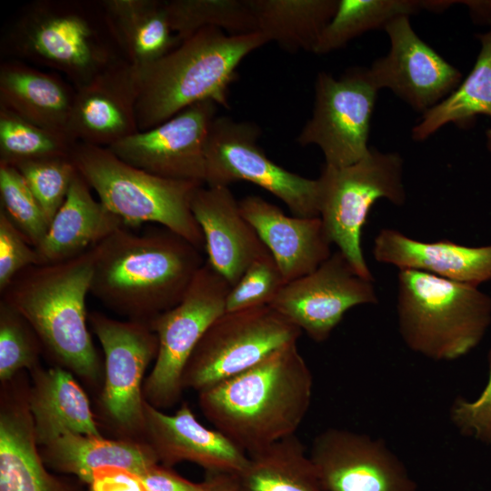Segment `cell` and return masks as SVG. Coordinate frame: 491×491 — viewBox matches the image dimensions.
Returning <instances> with one entry per match:
<instances>
[{
    "mask_svg": "<svg viewBox=\"0 0 491 491\" xmlns=\"http://www.w3.org/2000/svg\"><path fill=\"white\" fill-rule=\"evenodd\" d=\"M191 210L204 235L206 263L231 286L253 261L269 252L228 186L201 185L193 195Z\"/></svg>",
    "mask_w": 491,
    "mask_h": 491,
    "instance_id": "20",
    "label": "cell"
},
{
    "mask_svg": "<svg viewBox=\"0 0 491 491\" xmlns=\"http://www.w3.org/2000/svg\"><path fill=\"white\" fill-rule=\"evenodd\" d=\"M224 473H208L201 483L192 482L160 463L137 475L144 491H215Z\"/></svg>",
    "mask_w": 491,
    "mask_h": 491,
    "instance_id": "41",
    "label": "cell"
},
{
    "mask_svg": "<svg viewBox=\"0 0 491 491\" xmlns=\"http://www.w3.org/2000/svg\"><path fill=\"white\" fill-rule=\"evenodd\" d=\"M124 225L121 218L95 199L90 186L77 171L65 201L53 218L44 240L35 248L39 265L76 257Z\"/></svg>",
    "mask_w": 491,
    "mask_h": 491,
    "instance_id": "25",
    "label": "cell"
},
{
    "mask_svg": "<svg viewBox=\"0 0 491 491\" xmlns=\"http://www.w3.org/2000/svg\"><path fill=\"white\" fill-rule=\"evenodd\" d=\"M34 265H39L35 248L0 210V293L17 274Z\"/></svg>",
    "mask_w": 491,
    "mask_h": 491,
    "instance_id": "40",
    "label": "cell"
},
{
    "mask_svg": "<svg viewBox=\"0 0 491 491\" xmlns=\"http://www.w3.org/2000/svg\"><path fill=\"white\" fill-rule=\"evenodd\" d=\"M75 142L0 106V163L69 156Z\"/></svg>",
    "mask_w": 491,
    "mask_h": 491,
    "instance_id": "34",
    "label": "cell"
},
{
    "mask_svg": "<svg viewBox=\"0 0 491 491\" xmlns=\"http://www.w3.org/2000/svg\"><path fill=\"white\" fill-rule=\"evenodd\" d=\"M98 5L121 55L138 69L180 44L171 29L165 1L102 0Z\"/></svg>",
    "mask_w": 491,
    "mask_h": 491,
    "instance_id": "28",
    "label": "cell"
},
{
    "mask_svg": "<svg viewBox=\"0 0 491 491\" xmlns=\"http://www.w3.org/2000/svg\"><path fill=\"white\" fill-rule=\"evenodd\" d=\"M90 487L91 491H144L137 475L118 467L99 471Z\"/></svg>",
    "mask_w": 491,
    "mask_h": 491,
    "instance_id": "42",
    "label": "cell"
},
{
    "mask_svg": "<svg viewBox=\"0 0 491 491\" xmlns=\"http://www.w3.org/2000/svg\"><path fill=\"white\" fill-rule=\"evenodd\" d=\"M384 30L389 38V51L368 68L379 90H391L425 114L459 85L461 72L416 35L409 16L391 20Z\"/></svg>",
    "mask_w": 491,
    "mask_h": 491,
    "instance_id": "17",
    "label": "cell"
},
{
    "mask_svg": "<svg viewBox=\"0 0 491 491\" xmlns=\"http://www.w3.org/2000/svg\"><path fill=\"white\" fill-rule=\"evenodd\" d=\"M38 447L46 466L73 474L89 485L105 468L118 467L140 475L159 463L146 442L132 439H106L65 432Z\"/></svg>",
    "mask_w": 491,
    "mask_h": 491,
    "instance_id": "27",
    "label": "cell"
},
{
    "mask_svg": "<svg viewBox=\"0 0 491 491\" xmlns=\"http://www.w3.org/2000/svg\"><path fill=\"white\" fill-rule=\"evenodd\" d=\"M2 49L10 59L63 74L75 88L123 58L98 2L37 0L7 26Z\"/></svg>",
    "mask_w": 491,
    "mask_h": 491,
    "instance_id": "5",
    "label": "cell"
},
{
    "mask_svg": "<svg viewBox=\"0 0 491 491\" xmlns=\"http://www.w3.org/2000/svg\"><path fill=\"white\" fill-rule=\"evenodd\" d=\"M0 210L36 248L44 240L49 222L25 178L13 165L0 163Z\"/></svg>",
    "mask_w": 491,
    "mask_h": 491,
    "instance_id": "35",
    "label": "cell"
},
{
    "mask_svg": "<svg viewBox=\"0 0 491 491\" xmlns=\"http://www.w3.org/2000/svg\"><path fill=\"white\" fill-rule=\"evenodd\" d=\"M302 331L269 305L225 312L205 331L183 374L184 389L205 390L257 365Z\"/></svg>",
    "mask_w": 491,
    "mask_h": 491,
    "instance_id": "10",
    "label": "cell"
},
{
    "mask_svg": "<svg viewBox=\"0 0 491 491\" xmlns=\"http://www.w3.org/2000/svg\"><path fill=\"white\" fill-rule=\"evenodd\" d=\"M124 225L94 247L90 293L127 320L150 323L178 305L205 262L167 228L134 234Z\"/></svg>",
    "mask_w": 491,
    "mask_h": 491,
    "instance_id": "1",
    "label": "cell"
},
{
    "mask_svg": "<svg viewBox=\"0 0 491 491\" xmlns=\"http://www.w3.org/2000/svg\"><path fill=\"white\" fill-rule=\"evenodd\" d=\"M260 135L252 122L216 116L205 145V184L251 182L283 201L295 216H319L317 178L301 176L270 160L257 145Z\"/></svg>",
    "mask_w": 491,
    "mask_h": 491,
    "instance_id": "11",
    "label": "cell"
},
{
    "mask_svg": "<svg viewBox=\"0 0 491 491\" xmlns=\"http://www.w3.org/2000/svg\"><path fill=\"white\" fill-rule=\"evenodd\" d=\"M165 7L180 43L206 27L229 35L257 32L250 0H168Z\"/></svg>",
    "mask_w": 491,
    "mask_h": 491,
    "instance_id": "33",
    "label": "cell"
},
{
    "mask_svg": "<svg viewBox=\"0 0 491 491\" xmlns=\"http://www.w3.org/2000/svg\"><path fill=\"white\" fill-rule=\"evenodd\" d=\"M486 147L491 154V128L486 131Z\"/></svg>",
    "mask_w": 491,
    "mask_h": 491,
    "instance_id": "45",
    "label": "cell"
},
{
    "mask_svg": "<svg viewBox=\"0 0 491 491\" xmlns=\"http://www.w3.org/2000/svg\"><path fill=\"white\" fill-rule=\"evenodd\" d=\"M70 157L99 201L125 226L157 223L201 251L205 248L191 210L193 195L204 183L162 177L125 163L107 147L80 142L73 145Z\"/></svg>",
    "mask_w": 491,
    "mask_h": 491,
    "instance_id": "7",
    "label": "cell"
},
{
    "mask_svg": "<svg viewBox=\"0 0 491 491\" xmlns=\"http://www.w3.org/2000/svg\"><path fill=\"white\" fill-rule=\"evenodd\" d=\"M215 491H237L235 475L223 474Z\"/></svg>",
    "mask_w": 491,
    "mask_h": 491,
    "instance_id": "44",
    "label": "cell"
},
{
    "mask_svg": "<svg viewBox=\"0 0 491 491\" xmlns=\"http://www.w3.org/2000/svg\"><path fill=\"white\" fill-rule=\"evenodd\" d=\"M404 161L399 154L370 147L368 154L350 165H324L318 181V208L332 244L356 272L373 280L362 249V230L374 204L386 199L406 203Z\"/></svg>",
    "mask_w": 491,
    "mask_h": 491,
    "instance_id": "8",
    "label": "cell"
},
{
    "mask_svg": "<svg viewBox=\"0 0 491 491\" xmlns=\"http://www.w3.org/2000/svg\"><path fill=\"white\" fill-rule=\"evenodd\" d=\"M19 376L2 384L0 491H73L47 472L29 410V386Z\"/></svg>",
    "mask_w": 491,
    "mask_h": 491,
    "instance_id": "21",
    "label": "cell"
},
{
    "mask_svg": "<svg viewBox=\"0 0 491 491\" xmlns=\"http://www.w3.org/2000/svg\"><path fill=\"white\" fill-rule=\"evenodd\" d=\"M257 32L289 52L314 53L338 0H250Z\"/></svg>",
    "mask_w": 491,
    "mask_h": 491,
    "instance_id": "29",
    "label": "cell"
},
{
    "mask_svg": "<svg viewBox=\"0 0 491 491\" xmlns=\"http://www.w3.org/2000/svg\"><path fill=\"white\" fill-rule=\"evenodd\" d=\"M476 37L481 48L472 70L456 90L423 114L412 128L414 141L423 142L450 123L466 128L477 115L491 117V28Z\"/></svg>",
    "mask_w": 491,
    "mask_h": 491,
    "instance_id": "31",
    "label": "cell"
},
{
    "mask_svg": "<svg viewBox=\"0 0 491 491\" xmlns=\"http://www.w3.org/2000/svg\"><path fill=\"white\" fill-rule=\"evenodd\" d=\"M396 315L400 336L410 350L450 361L482 341L491 324V296L478 286L402 269L397 274Z\"/></svg>",
    "mask_w": 491,
    "mask_h": 491,
    "instance_id": "6",
    "label": "cell"
},
{
    "mask_svg": "<svg viewBox=\"0 0 491 491\" xmlns=\"http://www.w3.org/2000/svg\"><path fill=\"white\" fill-rule=\"evenodd\" d=\"M313 376L297 343L198 393L205 417L246 454L296 435L310 407Z\"/></svg>",
    "mask_w": 491,
    "mask_h": 491,
    "instance_id": "2",
    "label": "cell"
},
{
    "mask_svg": "<svg viewBox=\"0 0 491 491\" xmlns=\"http://www.w3.org/2000/svg\"><path fill=\"white\" fill-rule=\"evenodd\" d=\"M266 43L260 32L229 35L206 27L139 69V131L153 128L202 101L229 108V86L236 78L238 65Z\"/></svg>",
    "mask_w": 491,
    "mask_h": 491,
    "instance_id": "4",
    "label": "cell"
},
{
    "mask_svg": "<svg viewBox=\"0 0 491 491\" xmlns=\"http://www.w3.org/2000/svg\"><path fill=\"white\" fill-rule=\"evenodd\" d=\"M94 263L93 247L64 262L34 265L0 293L1 300L29 323L56 366L91 384L103 376L85 306Z\"/></svg>",
    "mask_w": 491,
    "mask_h": 491,
    "instance_id": "3",
    "label": "cell"
},
{
    "mask_svg": "<svg viewBox=\"0 0 491 491\" xmlns=\"http://www.w3.org/2000/svg\"><path fill=\"white\" fill-rule=\"evenodd\" d=\"M30 372L28 406L38 446L65 432L103 436L88 397L70 371L38 366Z\"/></svg>",
    "mask_w": 491,
    "mask_h": 491,
    "instance_id": "26",
    "label": "cell"
},
{
    "mask_svg": "<svg viewBox=\"0 0 491 491\" xmlns=\"http://www.w3.org/2000/svg\"><path fill=\"white\" fill-rule=\"evenodd\" d=\"M467 5L474 19L491 22V1H459Z\"/></svg>",
    "mask_w": 491,
    "mask_h": 491,
    "instance_id": "43",
    "label": "cell"
},
{
    "mask_svg": "<svg viewBox=\"0 0 491 491\" xmlns=\"http://www.w3.org/2000/svg\"><path fill=\"white\" fill-rule=\"evenodd\" d=\"M283 275L269 252L253 261L237 283L231 286L225 312L270 305L286 285Z\"/></svg>",
    "mask_w": 491,
    "mask_h": 491,
    "instance_id": "38",
    "label": "cell"
},
{
    "mask_svg": "<svg viewBox=\"0 0 491 491\" xmlns=\"http://www.w3.org/2000/svg\"><path fill=\"white\" fill-rule=\"evenodd\" d=\"M325 491H416V484L397 456L381 439L327 428L309 452Z\"/></svg>",
    "mask_w": 491,
    "mask_h": 491,
    "instance_id": "15",
    "label": "cell"
},
{
    "mask_svg": "<svg viewBox=\"0 0 491 491\" xmlns=\"http://www.w3.org/2000/svg\"><path fill=\"white\" fill-rule=\"evenodd\" d=\"M238 202L243 216L274 257L286 283L312 273L332 255V243L319 216L286 215L258 195Z\"/></svg>",
    "mask_w": 491,
    "mask_h": 491,
    "instance_id": "22",
    "label": "cell"
},
{
    "mask_svg": "<svg viewBox=\"0 0 491 491\" xmlns=\"http://www.w3.org/2000/svg\"><path fill=\"white\" fill-rule=\"evenodd\" d=\"M377 303L373 280L360 276L337 250L312 273L286 283L269 306L321 343L350 308Z\"/></svg>",
    "mask_w": 491,
    "mask_h": 491,
    "instance_id": "14",
    "label": "cell"
},
{
    "mask_svg": "<svg viewBox=\"0 0 491 491\" xmlns=\"http://www.w3.org/2000/svg\"><path fill=\"white\" fill-rule=\"evenodd\" d=\"M373 256L376 261L399 270L422 271L475 286L491 281V245L467 246L449 240L424 242L399 230L384 228L375 237Z\"/></svg>",
    "mask_w": 491,
    "mask_h": 491,
    "instance_id": "23",
    "label": "cell"
},
{
    "mask_svg": "<svg viewBox=\"0 0 491 491\" xmlns=\"http://www.w3.org/2000/svg\"><path fill=\"white\" fill-rule=\"evenodd\" d=\"M88 323L105 355L100 406L106 422L123 439L144 441V376L155 359L158 339L145 322L88 314Z\"/></svg>",
    "mask_w": 491,
    "mask_h": 491,
    "instance_id": "12",
    "label": "cell"
},
{
    "mask_svg": "<svg viewBox=\"0 0 491 491\" xmlns=\"http://www.w3.org/2000/svg\"><path fill=\"white\" fill-rule=\"evenodd\" d=\"M378 92L368 68L349 69L338 79L319 72L313 114L299 133L298 144L318 146L327 165L342 167L361 160L370 150L368 137Z\"/></svg>",
    "mask_w": 491,
    "mask_h": 491,
    "instance_id": "13",
    "label": "cell"
},
{
    "mask_svg": "<svg viewBox=\"0 0 491 491\" xmlns=\"http://www.w3.org/2000/svg\"><path fill=\"white\" fill-rule=\"evenodd\" d=\"M75 95V88L57 73L10 58L0 65V106L68 137Z\"/></svg>",
    "mask_w": 491,
    "mask_h": 491,
    "instance_id": "24",
    "label": "cell"
},
{
    "mask_svg": "<svg viewBox=\"0 0 491 491\" xmlns=\"http://www.w3.org/2000/svg\"><path fill=\"white\" fill-rule=\"evenodd\" d=\"M237 491H325L300 439L291 436L247 454Z\"/></svg>",
    "mask_w": 491,
    "mask_h": 491,
    "instance_id": "30",
    "label": "cell"
},
{
    "mask_svg": "<svg viewBox=\"0 0 491 491\" xmlns=\"http://www.w3.org/2000/svg\"><path fill=\"white\" fill-rule=\"evenodd\" d=\"M230 284L206 262L197 272L182 301L150 323L158 351L143 385L145 400L157 409L178 403L185 390V367L200 339L221 315Z\"/></svg>",
    "mask_w": 491,
    "mask_h": 491,
    "instance_id": "9",
    "label": "cell"
},
{
    "mask_svg": "<svg viewBox=\"0 0 491 491\" xmlns=\"http://www.w3.org/2000/svg\"><path fill=\"white\" fill-rule=\"evenodd\" d=\"M43 346L29 323L0 300V380L11 381L19 373L39 365Z\"/></svg>",
    "mask_w": 491,
    "mask_h": 491,
    "instance_id": "36",
    "label": "cell"
},
{
    "mask_svg": "<svg viewBox=\"0 0 491 491\" xmlns=\"http://www.w3.org/2000/svg\"><path fill=\"white\" fill-rule=\"evenodd\" d=\"M139 69L124 58L75 88L68 135L75 142L109 147L139 131Z\"/></svg>",
    "mask_w": 491,
    "mask_h": 491,
    "instance_id": "18",
    "label": "cell"
},
{
    "mask_svg": "<svg viewBox=\"0 0 491 491\" xmlns=\"http://www.w3.org/2000/svg\"><path fill=\"white\" fill-rule=\"evenodd\" d=\"M421 9L422 1L416 0H338L336 12L321 35L314 54L338 50L368 31L384 29L391 20L410 16Z\"/></svg>",
    "mask_w": 491,
    "mask_h": 491,
    "instance_id": "32",
    "label": "cell"
},
{
    "mask_svg": "<svg viewBox=\"0 0 491 491\" xmlns=\"http://www.w3.org/2000/svg\"><path fill=\"white\" fill-rule=\"evenodd\" d=\"M13 166L25 178L50 225L77 173L70 155L25 161Z\"/></svg>",
    "mask_w": 491,
    "mask_h": 491,
    "instance_id": "37",
    "label": "cell"
},
{
    "mask_svg": "<svg viewBox=\"0 0 491 491\" xmlns=\"http://www.w3.org/2000/svg\"><path fill=\"white\" fill-rule=\"evenodd\" d=\"M144 415V441L164 466L186 461L207 473L235 475L247 462L245 451L220 431L201 424L186 403L167 415L145 401Z\"/></svg>",
    "mask_w": 491,
    "mask_h": 491,
    "instance_id": "19",
    "label": "cell"
},
{
    "mask_svg": "<svg viewBox=\"0 0 491 491\" xmlns=\"http://www.w3.org/2000/svg\"><path fill=\"white\" fill-rule=\"evenodd\" d=\"M488 366V380L480 396L474 401L456 398L450 409V418L461 434L491 447V350Z\"/></svg>",
    "mask_w": 491,
    "mask_h": 491,
    "instance_id": "39",
    "label": "cell"
},
{
    "mask_svg": "<svg viewBox=\"0 0 491 491\" xmlns=\"http://www.w3.org/2000/svg\"><path fill=\"white\" fill-rule=\"evenodd\" d=\"M216 111L213 101L196 103L107 148L125 163L154 175L205 184V145Z\"/></svg>",
    "mask_w": 491,
    "mask_h": 491,
    "instance_id": "16",
    "label": "cell"
}]
</instances>
